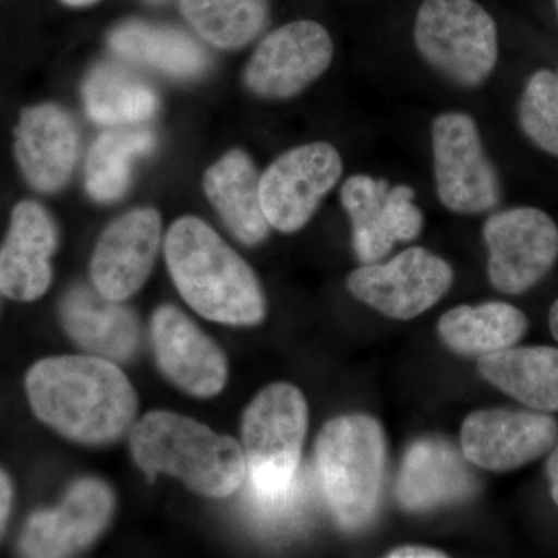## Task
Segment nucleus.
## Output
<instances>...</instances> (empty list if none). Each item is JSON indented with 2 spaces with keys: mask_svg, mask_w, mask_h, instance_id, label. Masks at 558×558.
I'll use <instances>...</instances> for the list:
<instances>
[{
  "mask_svg": "<svg viewBox=\"0 0 558 558\" xmlns=\"http://www.w3.org/2000/svg\"><path fill=\"white\" fill-rule=\"evenodd\" d=\"M161 220L153 208H140L101 234L92 258V282L106 299L124 301L145 284L160 247Z\"/></svg>",
  "mask_w": 558,
  "mask_h": 558,
  "instance_id": "nucleus-15",
  "label": "nucleus"
},
{
  "mask_svg": "<svg viewBox=\"0 0 558 558\" xmlns=\"http://www.w3.org/2000/svg\"><path fill=\"white\" fill-rule=\"evenodd\" d=\"M323 490L339 524L357 531L373 520L380 501L387 442L368 414L332 418L315 446Z\"/></svg>",
  "mask_w": 558,
  "mask_h": 558,
  "instance_id": "nucleus-4",
  "label": "nucleus"
},
{
  "mask_svg": "<svg viewBox=\"0 0 558 558\" xmlns=\"http://www.w3.org/2000/svg\"><path fill=\"white\" fill-rule=\"evenodd\" d=\"M259 174L241 149L227 153L204 178V189L213 207L242 244L266 240L270 226L260 205Z\"/></svg>",
  "mask_w": 558,
  "mask_h": 558,
  "instance_id": "nucleus-21",
  "label": "nucleus"
},
{
  "mask_svg": "<svg viewBox=\"0 0 558 558\" xmlns=\"http://www.w3.org/2000/svg\"><path fill=\"white\" fill-rule=\"evenodd\" d=\"M549 328L554 339L558 341V300L553 304L549 311Z\"/></svg>",
  "mask_w": 558,
  "mask_h": 558,
  "instance_id": "nucleus-32",
  "label": "nucleus"
},
{
  "mask_svg": "<svg viewBox=\"0 0 558 558\" xmlns=\"http://www.w3.org/2000/svg\"><path fill=\"white\" fill-rule=\"evenodd\" d=\"M109 47L121 58L179 78L201 75L208 64L204 49L190 35L149 22L120 25L110 33Z\"/></svg>",
  "mask_w": 558,
  "mask_h": 558,
  "instance_id": "nucleus-23",
  "label": "nucleus"
},
{
  "mask_svg": "<svg viewBox=\"0 0 558 558\" xmlns=\"http://www.w3.org/2000/svg\"><path fill=\"white\" fill-rule=\"evenodd\" d=\"M57 245V226L49 213L36 202L17 204L0 247V293L24 303L40 299L50 288Z\"/></svg>",
  "mask_w": 558,
  "mask_h": 558,
  "instance_id": "nucleus-18",
  "label": "nucleus"
},
{
  "mask_svg": "<svg viewBox=\"0 0 558 558\" xmlns=\"http://www.w3.org/2000/svg\"><path fill=\"white\" fill-rule=\"evenodd\" d=\"M307 418L303 392L289 384L264 388L245 410V464L252 490L259 497H281L295 483Z\"/></svg>",
  "mask_w": 558,
  "mask_h": 558,
  "instance_id": "nucleus-5",
  "label": "nucleus"
},
{
  "mask_svg": "<svg viewBox=\"0 0 558 558\" xmlns=\"http://www.w3.org/2000/svg\"><path fill=\"white\" fill-rule=\"evenodd\" d=\"M113 495L102 481L81 480L58 509L33 513L22 534L24 557H70L90 545L108 526Z\"/></svg>",
  "mask_w": 558,
  "mask_h": 558,
  "instance_id": "nucleus-14",
  "label": "nucleus"
},
{
  "mask_svg": "<svg viewBox=\"0 0 558 558\" xmlns=\"http://www.w3.org/2000/svg\"><path fill=\"white\" fill-rule=\"evenodd\" d=\"M36 417L68 439L101 446L119 439L137 414V395L123 371L97 355L39 360L25 377Z\"/></svg>",
  "mask_w": 558,
  "mask_h": 558,
  "instance_id": "nucleus-1",
  "label": "nucleus"
},
{
  "mask_svg": "<svg viewBox=\"0 0 558 558\" xmlns=\"http://www.w3.org/2000/svg\"><path fill=\"white\" fill-rule=\"evenodd\" d=\"M165 256L180 295L202 317L230 326L263 322L266 300L255 271L204 220H175Z\"/></svg>",
  "mask_w": 558,
  "mask_h": 558,
  "instance_id": "nucleus-2",
  "label": "nucleus"
},
{
  "mask_svg": "<svg viewBox=\"0 0 558 558\" xmlns=\"http://www.w3.org/2000/svg\"><path fill=\"white\" fill-rule=\"evenodd\" d=\"M83 98L92 120L113 128L143 123L159 106L153 87L116 64H100L92 70L84 81Z\"/></svg>",
  "mask_w": 558,
  "mask_h": 558,
  "instance_id": "nucleus-25",
  "label": "nucleus"
},
{
  "mask_svg": "<svg viewBox=\"0 0 558 558\" xmlns=\"http://www.w3.org/2000/svg\"><path fill=\"white\" fill-rule=\"evenodd\" d=\"M468 462L446 439L424 438L411 444L396 483L399 505L421 513L465 501L478 488Z\"/></svg>",
  "mask_w": 558,
  "mask_h": 558,
  "instance_id": "nucleus-17",
  "label": "nucleus"
},
{
  "mask_svg": "<svg viewBox=\"0 0 558 558\" xmlns=\"http://www.w3.org/2000/svg\"><path fill=\"white\" fill-rule=\"evenodd\" d=\"M153 340L160 369L182 391L211 398L226 387V355L178 307L161 306L156 311Z\"/></svg>",
  "mask_w": 558,
  "mask_h": 558,
  "instance_id": "nucleus-16",
  "label": "nucleus"
},
{
  "mask_svg": "<svg viewBox=\"0 0 558 558\" xmlns=\"http://www.w3.org/2000/svg\"><path fill=\"white\" fill-rule=\"evenodd\" d=\"M557 5H558V0H557Z\"/></svg>",
  "mask_w": 558,
  "mask_h": 558,
  "instance_id": "nucleus-34",
  "label": "nucleus"
},
{
  "mask_svg": "<svg viewBox=\"0 0 558 558\" xmlns=\"http://www.w3.org/2000/svg\"><path fill=\"white\" fill-rule=\"evenodd\" d=\"M156 140L149 131L116 128L105 132L89 150L86 165V189L98 202H113L126 193L132 163L154 149Z\"/></svg>",
  "mask_w": 558,
  "mask_h": 558,
  "instance_id": "nucleus-26",
  "label": "nucleus"
},
{
  "mask_svg": "<svg viewBox=\"0 0 558 558\" xmlns=\"http://www.w3.org/2000/svg\"><path fill=\"white\" fill-rule=\"evenodd\" d=\"M389 558H444L449 557L442 550L425 548V546H402V548L392 549L388 554Z\"/></svg>",
  "mask_w": 558,
  "mask_h": 558,
  "instance_id": "nucleus-30",
  "label": "nucleus"
},
{
  "mask_svg": "<svg viewBox=\"0 0 558 558\" xmlns=\"http://www.w3.org/2000/svg\"><path fill=\"white\" fill-rule=\"evenodd\" d=\"M488 278L499 292L520 295L534 288L558 258V227L537 208L506 209L484 223Z\"/></svg>",
  "mask_w": 558,
  "mask_h": 558,
  "instance_id": "nucleus-8",
  "label": "nucleus"
},
{
  "mask_svg": "<svg viewBox=\"0 0 558 558\" xmlns=\"http://www.w3.org/2000/svg\"><path fill=\"white\" fill-rule=\"evenodd\" d=\"M332 58V39L323 25L292 22L259 44L245 69V84L260 98L286 100L318 80Z\"/></svg>",
  "mask_w": 558,
  "mask_h": 558,
  "instance_id": "nucleus-11",
  "label": "nucleus"
},
{
  "mask_svg": "<svg viewBox=\"0 0 558 558\" xmlns=\"http://www.w3.org/2000/svg\"><path fill=\"white\" fill-rule=\"evenodd\" d=\"M558 439V422L542 411L480 410L465 418L461 449L470 464L512 472L548 453Z\"/></svg>",
  "mask_w": 558,
  "mask_h": 558,
  "instance_id": "nucleus-13",
  "label": "nucleus"
},
{
  "mask_svg": "<svg viewBox=\"0 0 558 558\" xmlns=\"http://www.w3.org/2000/svg\"><path fill=\"white\" fill-rule=\"evenodd\" d=\"M61 315L70 339L97 357L126 362L137 351V317L120 301L106 299L95 288L78 286L70 290Z\"/></svg>",
  "mask_w": 558,
  "mask_h": 558,
  "instance_id": "nucleus-20",
  "label": "nucleus"
},
{
  "mask_svg": "<svg viewBox=\"0 0 558 558\" xmlns=\"http://www.w3.org/2000/svg\"><path fill=\"white\" fill-rule=\"evenodd\" d=\"M132 457L153 481L167 473L208 498L233 495L247 475L244 451L193 418L153 411L131 432Z\"/></svg>",
  "mask_w": 558,
  "mask_h": 558,
  "instance_id": "nucleus-3",
  "label": "nucleus"
},
{
  "mask_svg": "<svg viewBox=\"0 0 558 558\" xmlns=\"http://www.w3.org/2000/svg\"><path fill=\"white\" fill-rule=\"evenodd\" d=\"M180 9L201 38L218 49L236 50L263 32L269 0H182Z\"/></svg>",
  "mask_w": 558,
  "mask_h": 558,
  "instance_id": "nucleus-27",
  "label": "nucleus"
},
{
  "mask_svg": "<svg viewBox=\"0 0 558 558\" xmlns=\"http://www.w3.org/2000/svg\"><path fill=\"white\" fill-rule=\"evenodd\" d=\"M11 502H13V487H11L7 473L0 470V537H2L7 523H9Z\"/></svg>",
  "mask_w": 558,
  "mask_h": 558,
  "instance_id": "nucleus-29",
  "label": "nucleus"
},
{
  "mask_svg": "<svg viewBox=\"0 0 558 558\" xmlns=\"http://www.w3.org/2000/svg\"><path fill=\"white\" fill-rule=\"evenodd\" d=\"M341 204L351 218L352 244L363 264L379 263L396 242L416 240L424 226L413 189L389 186L384 179L352 175L341 189Z\"/></svg>",
  "mask_w": 558,
  "mask_h": 558,
  "instance_id": "nucleus-12",
  "label": "nucleus"
},
{
  "mask_svg": "<svg viewBox=\"0 0 558 558\" xmlns=\"http://www.w3.org/2000/svg\"><path fill=\"white\" fill-rule=\"evenodd\" d=\"M75 121L57 105H39L22 112L16 128V159L33 189L57 193L68 185L78 159Z\"/></svg>",
  "mask_w": 558,
  "mask_h": 558,
  "instance_id": "nucleus-19",
  "label": "nucleus"
},
{
  "mask_svg": "<svg viewBox=\"0 0 558 558\" xmlns=\"http://www.w3.org/2000/svg\"><path fill=\"white\" fill-rule=\"evenodd\" d=\"M432 143L436 190L444 207L461 215H478L498 204L497 171L484 153L472 117L442 113L433 123Z\"/></svg>",
  "mask_w": 558,
  "mask_h": 558,
  "instance_id": "nucleus-7",
  "label": "nucleus"
},
{
  "mask_svg": "<svg viewBox=\"0 0 558 558\" xmlns=\"http://www.w3.org/2000/svg\"><path fill=\"white\" fill-rule=\"evenodd\" d=\"M440 337L461 355H487L515 347L527 330V318L508 303L458 306L439 319Z\"/></svg>",
  "mask_w": 558,
  "mask_h": 558,
  "instance_id": "nucleus-24",
  "label": "nucleus"
},
{
  "mask_svg": "<svg viewBox=\"0 0 558 558\" xmlns=\"http://www.w3.org/2000/svg\"><path fill=\"white\" fill-rule=\"evenodd\" d=\"M520 126L539 149L558 157V75L538 70L520 101Z\"/></svg>",
  "mask_w": 558,
  "mask_h": 558,
  "instance_id": "nucleus-28",
  "label": "nucleus"
},
{
  "mask_svg": "<svg viewBox=\"0 0 558 558\" xmlns=\"http://www.w3.org/2000/svg\"><path fill=\"white\" fill-rule=\"evenodd\" d=\"M546 473H548L550 495H553L554 502L558 506V446L550 453L548 464H546Z\"/></svg>",
  "mask_w": 558,
  "mask_h": 558,
  "instance_id": "nucleus-31",
  "label": "nucleus"
},
{
  "mask_svg": "<svg viewBox=\"0 0 558 558\" xmlns=\"http://www.w3.org/2000/svg\"><path fill=\"white\" fill-rule=\"evenodd\" d=\"M450 264L422 247H411L388 263L365 264L348 277L355 299L389 318L411 319L424 314L453 282Z\"/></svg>",
  "mask_w": 558,
  "mask_h": 558,
  "instance_id": "nucleus-10",
  "label": "nucleus"
},
{
  "mask_svg": "<svg viewBox=\"0 0 558 558\" xmlns=\"http://www.w3.org/2000/svg\"><path fill=\"white\" fill-rule=\"evenodd\" d=\"M61 2L69 7H87L98 2V0H61Z\"/></svg>",
  "mask_w": 558,
  "mask_h": 558,
  "instance_id": "nucleus-33",
  "label": "nucleus"
},
{
  "mask_svg": "<svg viewBox=\"0 0 558 558\" xmlns=\"http://www.w3.org/2000/svg\"><path fill=\"white\" fill-rule=\"evenodd\" d=\"M481 376L505 395L542 413H558V349L510 347L478 360Z\"/></svg>",
  "mask_w": 558,
  "mask_h": 558,
  "instance_id": "nucleus-22",
  "label": "nucleus"
},
{
  "mask_svg": "<svg viewBox=\"0 0 558 558\" xmlns=\"http://www.w3.org/2000/svg\"><path fill=\"white\" fill-rule=\"evenodd\" d=\"M414 40L429 65L461 86H480L497 65V25L475 0H424Z\"/></svg>",
  "mask_w": 558,
  "mask_h": 558,
  "instance_id": "nucleus-6",
  "label": "nucleus"
},
{
  "mask_svg": "<svg viewBox=\"0 0 558 558\" xmlns=\"http://www.w3.org/2000/svg\"><path fill=\"white\" fill-rule=\"evenodd\" d=\"M341 172L339 150L329 143H310L279 156L259 179L260 205L269 226L282 233L303 229Z\"/></svg>",
  "mask_w": 558,
  "mask_h": 558,
  "instance_id": "nucleus-9",
  "label": "nucleus"
}]
</instances>
